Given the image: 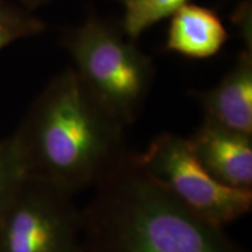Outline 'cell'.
<instances>
[{
	"label": "cell",
	"instance_id": "obj_1",
	"mask_svg": "<svg viewBox=\"0 0 252 252\" xmlns=\"http://www.w3.org/2000/svg\"><path fill=\"white\" fill-rule=\"evenodd\" d=\"M82 209L81 252H247L150 178L127 152Z\"/></svg>",
	"mask_w": 252,
	"mask_h": 252
},
{
	"label": "cell",
	"instance_id": "obj_2",
	"mask_svg": "<svg viewBox=\"0 0 252 252\" xmlns=\"http://www.w3.org/2000/svg\"><path fill=\"white\" fill-rule=\"evenodd\" d=\"M123 128L70 69L43 96L14 140L26 175L75 195L98 185L122 161L127 153Z\"/></svg>",
	"mask_w": 252,
	"mask_h": 252
},
{
	"label": "cell",
	"instance_id": "obj_3",
	"mask_svg": "<svg viewBox=\"0 0 252 252\" xmlns=\"http://www.w3.org/2000/svg\"><path fill=\"white\" fill-rule=\"evenodd\" d=\"M77 74L123 125L139 115L153 80L151 60L111 27L88 19L68 39Z\"/></svg>",
	"mask_w": 252,
	"mask_h": 252
},
{
	"label": "cell",
	"instance_id": "obj_4",
	"mask_svg": "<svg viewBox=\"0 0 252 252\" xmlns=\"http://www.w3.org/2000/svg\"><path fill=\"white\" fill-rule=\"evenodd\" d=\"M144 172L201 219L223 226L248 215L252 190L220 184L195 156L189 139L163 133L135 154Z\"/></svg>",
	"mask_w": 252,
	"mask_h": 252
},
{
	"label": "cell",
	"instance_id": "obj_5",
	"mask_svg": "<svg viewBox=\"0 0 252 252\" xmlns=\"http://www.w3.org/2000/svg\"><path fill=\"white\" fill-rule=\"evenodd\" d=\"M74 194L26 175L0 214V252H81Z\"/></svg>",
	"mask_w": 252,
	"mask_h": 252
},
{
	"label": "cell",
	"instance_id": "obj_6",
	"mask_svg": "<svg viewBox=\"0 0 252 252\" xmlns=\"http://www.w3.org/2000/svg\"><path fill=\"white\" fill-rule=\"evenodd\" d=\"M188 139L195 156L217 181L252 190V135L204 121Z\"/></svg>",
	"mask_w": 252,
	"mask_h": 252
},
{
	"label": "cell",
	"instance_id": "obj_7",
	"mask_svg": "<svg viewBox=\"0 0 252 252\" xmlns=\"http://www.w3.org/2000/svg\"><path fill=\"white\" fill-rule=\"evenodd\" d=\"M204 121L252 135V58L242 53L237 63L214 89L200 94Z\"/></svg>",
	"mask_w": 252,
	"mask_h": 252
},
{
	"label": "cell",
	"instance_id": "obj_8",
	"mask_svg": "<svg viewBox=\"0 0 252 252\" xmlns=\"http://www.w3.org/2000/svg\"><path fill=\"white\" fill-rule=\"evenodd\" d=\"M228 40L224 25L212 9L185 4L172 15L166 48L193 59H206L220 52Z\"/></svg>",
	"mask_w": 252,
	"mask_h": 252
},
{
	"label": "cell",
	"instance_id": "obj_9",
	"mask_svg": "<svg viewBox=\"0 0 252 252\" xmlns=\"http://www.w3.org/2000/svg\"><path fill=\"white\" fill-rule=\"evenodd\" d=\"M124 4V31L134 40L162 19L172 17L188 0H122Z\"/></svg>",
	"mask_w": 252,
	"mask_h": 252
},
{
	"label": "cell",
	"instance_id": "obj_10",
	"mask_svg": "<svg viewBox=\"0 0 252 252\" xmlns=\"http://www.w3.org/2000/svg\"><path fill=\"white\" fill-rule=\"evenodd\" d=\"M26 176L15 140L0 144V214Z\"/></svg>",
	"mask_w": 252,
	"mask_h": 252
},
{
	"label": "cell",
	"instance_id": "obj_11",
	"mask_svg": "<svg viewBox=\"0 0 252 252\" xmlns=\"http://www.w3.org/2000/svg\"><path fill=\"white\" fill-rule=\"evenodd\" d=\"M14 36H15V33L13 31L0 32V49L4 48L6 45H8V43L14 39Z\"/></svg>",
	"mask_w": 252,
	"mask_h": 252
},
{
	"label": "cell",
	"instance_id": "obj_12",
	"mask_svg": "<svg viewBox=\"0 0 252 252\" xmlns=\"http://www.w3.org/2000/svg\"><path fill=\"white\" fill-rule=\"evenodd\" d=\"M1 31H9V30L7 27H6L4 20H1V18H0V32H1Z\"/></svg>",
	"mask_w": 252,
	"mask_h": 252
}]
</instances>
